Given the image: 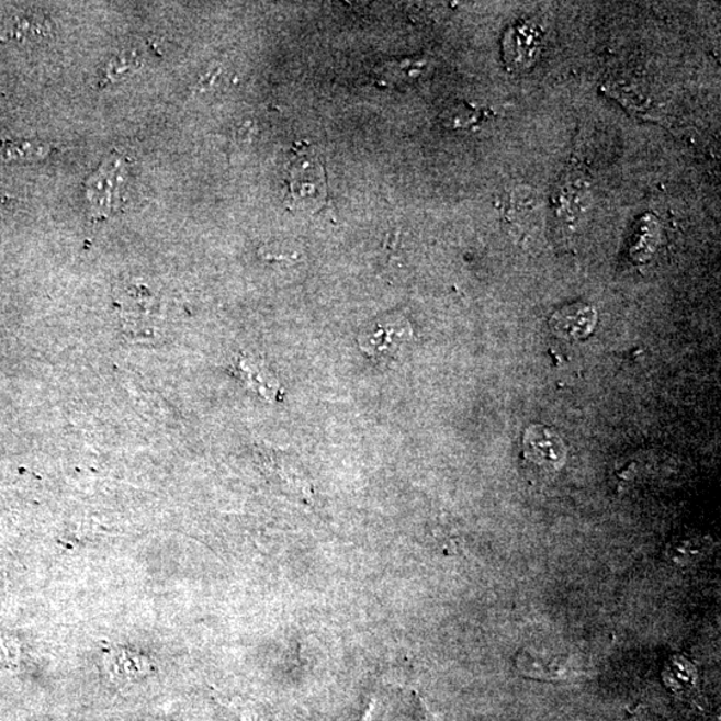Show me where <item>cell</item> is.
<instances>
[{"instance_id": "obj_1", "label": "cell", "mask_w": 721, "mask_h": 721, "mask_svg": "<svg viewBox=\"0 0 721 721\" xmlns=\"http://www.w3.org/2000/svg\"><path fill=\"white\" fill-rule=\"evenodd\" d=\"M289 211L317 213L328 206L329 183L323 158L312 145L294 146L285 166Z\"/></svg>"}, {"instance_id": "obj_2", "label": "cell", "mask_w": 721, "mask_h": 721, "mask_svg": "<svg viewBox=\"0 0 721 721\" xmlns=\"http://www.w3.org/2000/svg\"><path fill=\"white\" fill-rule=\"evenodd\" d=\"M522 451L528 461L547 471H556L563 465L566 454L563 440L556 431L544 425H533L526 431Z\"/></svg>"}, {"instance_id": "obj_3", "label": "cell", "mask_w": 721, "mask_h": 721, "mask_svg": "<svg viewBox=\"0 0 721 721\" xmlns=\"http://www.w3.org/2000/svg\"><path fill=\"white\" fill-rule=\"evenodd\" d=\"M597 314L594 307L585 304H573L554 313L551 318V329L563 340H583L595 329Z\"/></svg>"}, {"instance_id": "obj_4", "label": "cell", "mask_w": 721, "mask_h": 721, "mask_svg": "<svg viewBox=\"0 0 721 721\" xmlns=\"http://www.w3.org/2000/svg\"><path fill=\"white\" fill-rule=\"evenodd\" d=\"M50 21L38 12L24 11L12 15L2 27L4 38L16 42H35L50 35Z\"/></svg>"}, {"instance_id": "obj_5", "label": "cell", "mask_w": 721, "mask_h": 721, "mask_svg": "<svg viewBox=\"0 0 721 721\" xmlns=\"http://www.w3.org/2000/svg\"><path fill=\"white\" fill-rule=\"evenodd\" d=\"M120 298V307L123 316L131 320V324L134 318H137L133 326L138 325L140 320L146 325L157 314V300L146 286L132 283L128 288H122Z\"/></svg>"}, {"instance_id": "obj_6", "label": "cell", "mask_w": 721, "mask_h": 721, "mask_svg": "<svg viewBox=\"0 0 721 721\" xmlns=\"http://www.w3.org/2000/svg\"><path fill=\"white\" fill-rule=\"evenodd\" d=\"M405 337V326L396 324V320H390V323L373 326V329L362 336L360 345L371 356L385 354L390 353L392 349L396 350Z\"/></svg>"}, {"instance_id": "obj_7", "label": "cell", "mask_w": 721, "mask_h": 721, "mask_svg": "<svg viewBox=\"0 0 721 721\" xmlns=\"http://www.w3.org/2000/svg\"><path fill=\"white\" fill-rule=\"evenodd\" d=\"M538 34L533 29L521 27L511 30L510 36L507 38V53L514 57L515 61H519L523 57V61L532 60L536 48H538Z\"/></svg>"}, {"instance_id": "obj_8", "label": "cell", "mask_w": 721, "mask_h": 721, "mask_svg": "<svg viewBox=\"0 0 721 721\" xmlns=\"http://www.w3.org/2000/svg\"><path fill=\"white\" fill-rule=\"evenodd\" d=\"M38 154L40 147L30 144V142H14V144L4 145L2 151H0V156L8 160L27 159L36 157Z\"/></svg>"}, {"instance_id": "obj_9", "label": "cell", "mask_w": 721, "mask_h": 721, "mask_svg": "<svg viewBox=\"0 0 721 721\" xmlns=\"http://www.w3.org/2000/svg\"><path fill=\"white\" fill-rule=\"evenodd\" d=\"M413 707H415L417 721H437L436 714L430 711L427 701L417 692L413 694Z\"/></svg>"}, {"instance_id": "obj_10", "label": "cell", "mask_w": 721, "mask_h": 721, "mask_svg": "<svg viewBox=\"0 0 721 721\" xmlns=\"http://www.w3.org/2000/svg\"><path fill=\"white\" fill-rule=\"evenodd\" d=\"M116 61H120V65H116L115 61H111L108 71L106 79H113L120 77L122 72L128 71L135 67V59L131 58H119Z\"/></svg>"}]
</instances>
